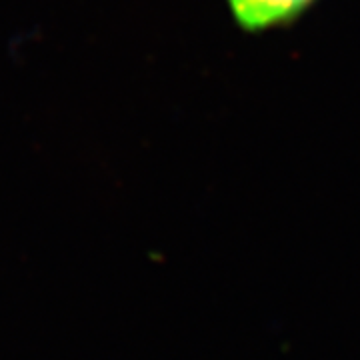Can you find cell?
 Here are the masks:
<instances>
[{
	"label": "cell",
	"instance_id": "1",
	"mask_svg": "<svg viewBox=\"0 0 360 360\" xmlns=\"http://www.w3.org/2000/svg\"><path fill=\"white\" fill-rule=\"evenodd\" d=\"M236 25L246 32H260L295 22L316 0H226Z\"/></svg>",
	"mask_w": 360,
	"mask_h": 360
}]
</instances>
